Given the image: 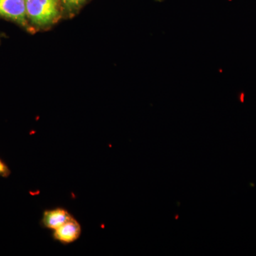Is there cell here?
<instances>
[{"mask_svg":"<svg viewBox=\"0 0 256 256\" xmlns=\"http://www.w3.org/2000/svg\"><path fill=\"white\" fill-rule=\"evenodd\" d=\"M10 171L6 164L0 159V176H8L10 174Z\"/></svg>","mask_w":256,"mask_h":256,"instance_id":"5b68a950","label":"cell"},{"mask_svg":"<svg viewBox=\"0 0 256 256\" xmlns=\"http://www.w3.org/2000/svg\"><path fill=\"white\" fill-rule=\"evenodd\" d=\"M82 233V226L74 218H70L63 225L53 230V238L56 242L68 245L76 242Z\"/></svg>","mask_w":256,"mask_h":256,"instance_id":"3957f363","label":"cell"},{"mask_svg":"<svg viewBox=\"0 0 256 256\" xmlns=\"http://www.w3.org/2000/svg\"><path fill=\"white\" fill-rule=\"evenodd\" d=\"M26 16L34 24L46 26L58 16V0H25Z\"/></svg>","mask_w":256,"mask_h":256,"instance_id":"6da1fadb","label":"cell"},{"mask_svg":"<svg viewBox=\"0 0 256 256\" xmlns=\"http://www.w3.org/2000/svg\"><path fill=\"white\" fill-rule=\"evenodd\" d=\"M62 1L66 6H70V8H75V6H78L82 4L86 0H62Z\"/></svg>","mask_w":256,"mask_h":256,"instance_id":"8992f818","label":"cell"},{"mask_svg":"<svg viewBox=\"0 0 256 256\" xmlns=\"http://www.w3.org/2000/svg\"><path fill=\"white\" fill-rule=\"evenodd\" d=\"M0 16L26 26L25 0H0Z\"/></svg>","mask_w":256,"mask_h":256,"instance_id":"7a4b0ae2","label":"cell"},{"mask_svg":"<svg viewBox=\"0 0 256 256\" xmlns=\"http://www.w3.org/2000/svg\"><path fill=\"white\" fill-rule=\"evenodd\" d=\"M73 217V216L70 214L65 208L57 207V208L44 212L41 224L44 228L54 230L63 225Z\"/></svg>","mask_w":256,"mask_h":256,"instance_id":"277c9868","label":"cell"}]
</instances>
